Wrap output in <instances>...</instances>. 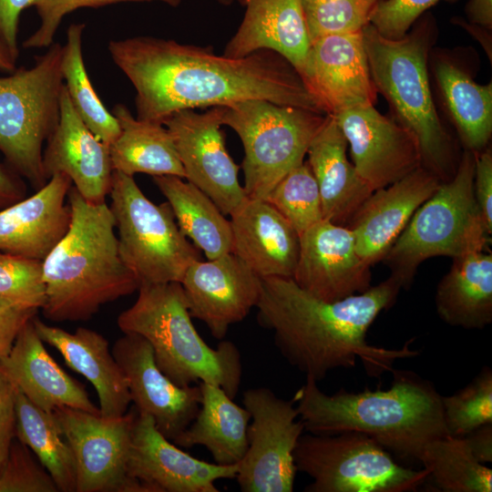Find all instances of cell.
I'll return each mask as SVG.
<instances>
[{
    "label": "cell",
    "instance_id": "6da1fadb",
    "mask_svg": "<svg viewBox=\"0 0 492 492\" xmlns=\"http://www.w3.org/2000/svg\"><path fill=\"white\" fill-rule=\"evenodd\" d=\"M115 65L136 90L137 118L162 123L182 109L261 99L323 113L296 69L278 53L219 56L211 46L136 36L111 40Z\"/></svg>",
    "mask_w": 492,
    "mask_h": 492
},
{
    "label": "cell",
    "instance_id": "7a4b0ae2",
    "mask_svg": "<svg viewBox=\"0 0 492 492\" xmlns=\"http://www.w3.org/2000/svg\"><path fill=\"white\" fill-rule=\"evenodd\" d=\"M392 276L366 291L326 302L301 289L292 278H261L258 323L273 333L283 358L319 382L336 368H353L357 359L379 376L395 361L416 356L409 348L385 349L368 343L366 333L378 314L395 303L401 290Z\"/></svg>",
    "mask_w": 492,
    "mask_h": 492
},
{
    "label": "cell",
    "instance_id": "3957f363",
    "mask_svg": "<svg viewBox=\"0 0 492 492\" xmlns=\"http://www.w3.org/2000/svg\"><path fill=\"white\" fill-rule=\"evenodd\" d=\"M387 390L377 388L333 395L306 376L293 399L304 431L335 435L354 431L367 435L401 459L420 463L432 441L448 436L441 395L435 385L412 371L392 370Z\"/></svg>",
    "mask_w": 492,
    "mask_h": 492
},
{
    "label": "cell",
    "instance_id": "277c9868",
    "mask_svg": "<svg viewBox=\"0 0 492 492\" xmlns=\"http://www.w3.org/2000/svg\"><path fill=\"white\" fill-rule=\"evenodd\" d=\"M67 202L69 228L43 261L46 303L41 310L57 323L87 321L104 304L139 287L121 259L109 205L88 202L73 185Z\"/></svg>",
    "mask_w": 492,
    "mask_h": 492
},
{
    "label": "cell",
    "instance_id": "5b68a950",
    "mask_svg": "<svg viewBox=\"0 0 492 492\" xmlns=\"http://www.w3.org/2000/svg\"><path fill=\"white\" fill-rule=\"evenodd\" d=\"M371 77L388 102L393 118L415 137L422 167L441 181L456 173L460 156L436 107L429 77L430 51L437 25L423 14L400 38L380 35L369 23L362 29Z\"/></svg>",
    "mask_w": 492,
    "mask_h": 492
},
{
    "label": "cell",
    "instance_id": "8992f818",
    "mask_svg": "<svg viewBox=\"0 0 492 492\" xmlns=\"http://www.w3.org/2000/svg\"><path fill=\"white\" fill-rule=\"evenodd\" d=\"M138 291L136 302L118 315V328L145 338L159 368L179 386L209 383L233 399L242 374L239 348L226 340L208 345L192 323L180 282L143 283Z\"/></svg>",
    "mask_w": 492,
    "mask_h": 492
},
{
    "label": "cell",
    "instance_id": "52a82bcc",
    "mask_svg": "<svg viewBox=\"0 0 492 492\" xmlns=\"http://www.w3.org/2000/svg\"><path fill=\"white\" fill-rule=\"evenodd\" d=\"M476 152L464 149L454 176L413 214L383 261L408 289L418 266L436 256L462 257L485 251L489 233L474 193Z\"/></svg>",
    "mask_w": 492,
    "mask_h": 492
},
{
    "label": "cell",
    "instance_id": "ba28073f",
    "mask_svg": "<svg viewBox=\"0 0 492 492\" xmlns=\"http://www.w3.org/2000/svg\"><path fill=\"white\" fill-rule=\"evenodd\" d=\"M61 56L62 46L54 42L32 67L0 77V152L7 166L37 190L47 181L43 146L60 116Z\"/></svg>",
    "mask_w": 492,
    "mask_h": 492
},
{
    "label": "cell",
    "instance_id": "9c48e42d",
    "mask_svg": "<svg viewBox=\"0 0 492 492\" xmlns=\"http://www.w3.org/2000/svg\"><path fill=\"white\" fill-rule=\"evenodd\" d=\"M326 115L261 99L224 106L222 125L231 128L243 146L247 197L265 199L286 174L304 162Z\"/></svg>",
    "mask_w": 492,
    "mask_h": 492
},
{
    "label": "cell",
    "instance_id": "30bf717a",
    "mask_svg": "<svg viewBox=\"0 0 492 492\" xmlns=\"http://www.w3.org/2000/svg\"><path fill=\"white\" fill-rule=\"evenodd\" d=\"M108 195L121 259L139 285L180 282L200 252L179 230L169 202L154 204L133 176L116 170Z\"/></svg>",
    "mask_w": 492,
    "mask_h": 492
},
{
    "label": "cell",
    "instance_id": "8fae6325",
    "mask_svg": "<svg viewBox=\"0 0 492 492\" xmlns=\"http://www.w3.org/2000/svg\"><path fill=\"white\" fill-rule=\"evenodd\" d=\"M297 471L313 482L306 492H410L426 482L428 471L398 464L365 434L302 435L293 451Z\"/></svg>",
    "mask_w": 492,
    "mask_h": 492
},
{
    "label": "cell",
    "instance_id": "7c38bea8",
    "mask_svg": "<svg viewBox=\"0 0 492 492\" xmlns=\"http://www.w3.org/2000/svg\"><path fill=\"white\" fill-rule=\"evenodd\" d=\"M249 411L247 451L236 476L243 492H292L297 472L293 451L304 425L294 399L277 396L268 387L243 392Z\"/></svg>",
    "mask_w": 492,
    "mask_h": 492
},
{
    "label": "cell",
    "instance_id": "4fadbf2b",
    "mask_svg": "<svg viewBox=\"0 0 492 492\" xmlns=\"http://www.w3.org/2000/svg\"><path fill=\"white\" fill-rule=\"evenodd\" d=\"M76 463V492H149L128 473L137 414L116 417L60 407L53 411Z\"/></svg>",
    "mask_w": 492,
    "mask_h": 492
},
{
    "label": "cell",
    "instance_id": "5bb4252c",
    "mask_svg": "<svg viewBox=\"0 0 492 492\" xmlns=\"http://www.w3.org/2000/svg\"><path fill=\"white\" fill-rule=\"evenodd\" d=\"M223 110L224 106L203 113L182 109L162 124L172 136L187 181L209 196L224 215H231L248 197L220 129Z\"/></svg>",
    "mask_w": 492,
    "mask_h": 492
},
{
    "label": "cell",
    "instance_id": "9a60e30c",
    "mask_svg": "<svg viewBox=\"0 0 492 492\" xmlns=\"http://www.w3.org/2000/svg\"><path fill=\"white\" fill-rule=\"evenodd\" d=\"M301 77L324 114L376 101L362 30L313 40Z\"/></svg>",
    "mask_w": 492,
    "mask_h": 492
},
{
    "label": "cell",
    "instance_id": "2e32d148",
    "mask_svg": "<svg viewBox=\"0 0 492 492\" xmlns=\"http://www.w3.org/2000/svg\"><path fill=\"white\" fill-rule=\"evenodd\" d=\"M350 147L353 165L374 191L422 166L415 137L374 105L333 115Z\"/></svg>",
    "mask_w": 492,
    "mask_h": 492
},
{
    "label": "cell",
    "instance_id": "e0dca14e",
    "mask_svg": "<svg viewBox=\"0 0 492 492\" xmlns=\"http://www.w3.org/2000/svg\"><path fill=\"white\" fill-rule=\"evenodd\" d=\"M180 284L190 316L203 322L214 338L223 340L230 326L256 307L261 278L228 252L207 261H194Z\"/></svg>",
    "mask_w": 492,
    "mask_h": 492
},
{
    "label": "cell",
    "instance_id": "ac0fdd59",
    "mask_svg": "<svg viewBox=\"0 0 492 492\" xmlns=\"http://www.w3.org/2000/svg\"><path fill=\"white\" fill-rule=\"evenodd\" d=\"M111 352L127 378L137 413L151 416L157 429L174 442L199 411L200 386L173 383L157 365L149 342L138 334L124 333Z\"/></svg>",
    "mask_w": 492,
    "mask_h": 492
},
{
    "label": "cell",
    "instance_id": "d6986e66",
    "mask_svg": "<svg viewBox=\"0 0 492 492\" xmlns=\"http://www.w3.org/2000/svg\"><path fill=\"white\" fill-rule=\"evenodd\" d=\"M238 464L222 466L196 458L166 438L146 414L134 422L128 475L149 492H218L219 479H234Z\"/></svg>",
    "mask_w": 492,
    "mask_h": 492
},
{
    "label": "cell",
    "instance_id": "ffe728a7",
    "mask_svg": "<svg viewBox=\"0 0 492 492\" xmlns=\"http://www.w3.org/2000/svg\"><path fill=\"white\" fill-rule=\"evenodd\" d=\"M292 280L311 295L334 302L370 288L371 272L357 252L352 231L323 220L300 235Z\"/></svg>",
    "mask_w": 492,
    "mask_h": 492
},
{
    "label": "cell",
    "instance_id": "44dd1931",
    "mask_svg": "<svg viewBox=\"0 0 492 492\" xmlns=\"http://www.w3.org/2000/svg\"><path fill=\"white\" fill-rule=\"evenodd\" d=\"M442 182L421 166L373 191L347 225L354 236L357 252L366 264L371 267L383 261L415 211Z\"/></svg>",
    "mask_w": 492,
    "mask_h": 492
},
{
    "label": "cell",
    "instance_id": "7402d4cb",
    "mask_svg": "<svg viewBox=\"0 0 492 492\" xmlns=\"http://www.w3.org/2000/svg\"><path fill=\"white\" fill-rule=\"evenodd\" d=\"M43 150L46 179L66 174L88 202L104 203L111 189L113 167L109 146L97 138L74 109L65 85L57 126Z\"/></svg>",
    "mask_w": 492,
    "mask_h": 492
},
{
    "label": "cell",
    "instance_id": "603a6c76",
    "mask_svg": "<svg viewBox=\"0 0 492 492\" xmlns=\"http://www.w3.org/2000/svg\"><path fill=\"white\" fill-rule=\"evenodd\" d=\"M72 185L66 174H54L32 196L0 210V251L43 261L69 228Z\"/></svg>",
    "mask_w": 492,
    "mask_h": 492
},
{
    "label": "cell",
    "instance_id": "cb8c5ba5",
    "mask_svg": "<svg viewBox=\"0 0 492 492\" xmlns=\"http://www.w3.org/2000/svg\"><path fill=\"white\" fill-rule=\"evenodd\" d=\"M33 319L22 328L8 354L0 358V371L45 411L69 407L99 414V407L92 403L85 387L48 354Z\"/></svg>",
    "mask_w": 492,
    "mask_h": 492
},
{
    "label": "cell",
    "instance_id": "d4e9b609",
    "mask_svg": "<svg viewBox=\"0 0 492 492\" xmlns=\"http://www.w3.org/2000/svg\"><path fill=\"white\" fill-rule=\"evenodd\" d=\"M231 252L261 278H292L300 235L266 200L247 198L231 215Z\"/></svg>",
    "mask_w": 492,
    "mask_h": 492
},
{
    "label": "cell",
    "instance_id": "484cf974",
    "mask_svg": "<svg viewBox=\"0 0 492 492\" xmlns=\"http://www.w3.org/2000/svg\"><path fill=\"white\" fill-rule=\"evenodd\" d=\"M239 1L245 13L223 56L241 58L258 50H272L283 56L301 76L311 38L300 0Z\"/></svg>",
    "mask_w": 492,
    "mask_h": 492
},
{
    "label": "cell",
    "instance_id": "4316f807",
    "mask_svg": "<svg viewBox=\"0 0 492 492\" xmlns=\"http://www.w3.org/2000/svg\"><path fill=\"white\" fill-rule=\"evenodd\" d=\"M33 323L43 342L56 348L67 366L94 386L101 415L116 417L127 413L131 403L128 381L101 333L85 327L69 333L36 316Z\"/></svg>",
    "mask_w": 492,
    "mask_h": 492
},
{
    "label": "cell",
    "instance_id": "83f0119b",
    "mask_svg": "<svg viewBox=\"0 0 492 492\" xmlns=\"http://www.w3.org/2000/svg\"><path fill=\"white\" fill-rule=\"evenodd\" d=\"M347 141L333 115L312 140L308 164L317 182L323 219L347 226L373 190L357 173L346 155Z\"/></svg>",
    "mask_w": 492,
    "mask_h": 492
},
{
    "label": "cell",
    "instance_id": "f1b7e54d",
    "mask_svg": "<svg viewBox=\"0 0 492 492\" xmlns=\"http://www.w3.org/2000/svg\"><path fill=\"white\" fill-rule=\"evenodd\" d=\"M432 73L443 107L466 150L480 152L492 135V84L477 83L451 56L436 55Z\"/></svg>",
    "mask_w": 492,
    "mask_h": 492
},
{
    "label": "cell",
    "instance_id": "f546056e",
    "mask_svg": "<svg viewBox=\"0 0 492 492\" xmlns=\"http://www.w3.org/2000/svg\"><path fill=\"white\" fill-rule=\"evenodd\" d=\"M199 386V411L173 443L184 448L202 446L219 465L239 464L248 447L249 411L217 385L200 382Z\"/></svg>",
    "mask_w": 492,
    "mask_h": 492
},
{
    "label": "cell",
    "instance_id": "4dcf8cb0",
    "mask_svg": "<svg viewBox=\"0 0 492 492\" xmlns=\"http://www.w3.org/2000/svg\"><path fill=\"white\" fill-rule=\"evenodd\" d=\"M436 309L447 324L483 329L492 322V254L485 251L454 258L437 284Z\"/></svg>",
    "mask_w": 492,
    "mask_h": 492
},
{
    "label": "cell",
    "instance_id": "1f68e13d",
    "mask_svg": "<svg viewBox=\"0 0 492 492\" xmlns=\"http://www.w3.org/2000/svg\"><path fill=\"white\" fill-rule=\"evenodd\" d=\"M111 113L120 128L109 146L114 170L133 177L144 173L185 179L172 136L162 123L138 119L124 104L115 105Z\"/></svg>",
    "mask_w": 492,
    "mask_h": 492
},
{
    "label": "cell",
    "instance_id": "d6a6232c",
    "mask_svg": "<svg viewBox=\"0 0 492 492\" xmlns=\"http://www.w3.org/2000/svg\"><path fill=\"white\" fill-rule=\"evenodd\" d=\"M153 181L170 205L181 232L208 260L231 252V222L209 196L177 176H156Z\"/></svg>",
    "mask_w": 492,
    "mask_h": 492
},
{
    "label": "cell",
    "instance_id": "836d02e7",
    "mask_svg": "<svg viewBox=\"0 0 492 492\" xmlns=\"http://www.w3.org/2000/svg\"><path fill=\"white\" fill-rule=\"evenodd\" d=\"M15 437L34 453L59 491L76 492L75 458L53 412L34 405L15 386Z\"/></svg>",
    "mask_w": 492,
    "mask_h": 492
},
{
    "label": "cell",
    "instance_id": "e575fe53",
    "mask_svg": "<svg viewBox=\"0 0 492 492\" xmlns=\"http://www.w3.org/2000/svg\"><path fill=\"white\" fill-rule=\"evenodd\" d=\"M86 25L71 24L62 46L61 72L72 106L89 130L110 146L120 133L117 118L97 95L89 80L83 58V35Z\"/></svg>",
    "mask_w": 492,
    "mask_h": 492
},
{
    "label": "cell",
    "instance_id": "d590c367",
    "mask_svg": "<svg viewBox=\"0 0 492 492\" xmlns=\"http://www.w3.org/2000/svg\"><path fill=\"white\" fill-rule=\"evenodd\" d=\"M426 480L443 492H491L492 470L477 460L464 437L446 436L425 447Z\"/></svg>",
    "mask_w": 492,
    "mask_h": 492
},
{
    "label": "cell",
    "instance_id": "8d00e7d4",
    "mask_svg": "<svg viewBox=\"0 0 492 492\" xmlns=\"http://www.w3.org/2000/svg\"><path fill=\"white\" fill-rule=\"evenodd\" d=\"M301 235L323 219L319 188L307 161L286 174L264 199Z\"/></svg>",
    "mask_w": 492,
    "mask_h": 492
},
{
    "label": "cell",
    "instance_id": "74e56055",
    "mask_svg": "<svg viewBox=\"0 0 492 492\" xmlns=\"http://www.w3.org/2000/svg\"><path fill=\"white\" fill-rule=\"evenodd\" d=\"M448 436L462 437L486 424H492V371L485 366L465 387L441 396Z\"/></svg>",
    "mask_w": 492,
    "mask_h": 492
},
{
    "label": "cell",
    "instance_id": "f35d334b",
    "mask_svg": "<svg viewBox=\"0 0 492 492\" xmlns=\"http://www.w3.org/2000/svg\"><path fill=\"white\" fill-rule=\"evenodd\" d=\"M311 42L322 36L361 31L369 24L373 0H300Z\"/></svg>",
    "mask_w": 492,
    "mask_h": 492
},
{
    "label": "cell",
    "instance_id": "ab89813d",
    "mask_svg": "<svg viewBox=\"0 0 492 492\" xmlns=\"http://www.w3.org/2000/svg\"><path fill=\"white\" fill-rule=\"evenodd\" d=\"M0 297L42 309L46 303L43 261L0 251Z\"/></svg>",
    "mask_w": 492,
    "mask_h": 492
},
{
    "label": "cell",
    "instance_id": "60d3db41",
    "mask_svg": "<svg viewBox=\"0 0 492 492\" xmlns=\"http://www.w3.org/2000/svg\"><path fill=\"white\" fill-rule=\"evenodd\" d=\"M52 477L16 437L0 469V492H57Z\"/></svg>",
    "mask_w": 492,
    "mask_h": 492
},
{
    "label": "cell",
    "instance_id": "b9f144b4",
    "mask_svg": "<svg viewBox=\"0 0 492 492\" xmlns=\"http://www.w3.org/2000/svg\"><path fill=\"white\" fill-rule=\"evenodd\" d=\"M159 1L170 6H178L181 0H40L36 6L40 23L36 30L22 44L24 48L37 49L48 47L63 18L69 13L82 7H99L122 2Z\"/></svg>",
    "mask_w": 492,
    "mask_h": 492
},
{
    "label": "cell",
    "instance_id": "7bdbcfd3",
    "mask_svg": "<svg viewBox=\"0 0 492 492\" xmlns=\"http://www.w3.org/2000/svg\"><path fill=\"white\" fill-rule=\"evenodd\" d=\"M440 1L455 3L457 0H384L374 5L369 23L383 36L397 39Z\"/></svg>",
    "mask_w": 492,
    "mask_h": 492
},
{
    "label": "cell",
    "instance_id": "ee69618b",
    "mask_svg": "<svg viewBox=\"0 0 492 492\" xmlns=\"http://www.w3.org/2000/svg\"><path fill=\"white\" fill-rule=\"evenodd\" d=\"M474 193L487 232L492 233V150L476 152Z\"/></svg>",
    "mask_w": 492,
    "mask_h": 492
},
{
    "label": "cell",
    "instance_id": "f6af8a7d",
    "mask_svg": "<svg viewBox=\"0 0 492 492\" xmlns=\"http://www.w3.org/2000/svg\"><path fill=\"white\" fill-rule=\"evenodd\" d=\"M37 312L0 297V358L8 354L22 328Z\"/></svg>",
    "mask_w": 492,
    "mask_h": 492
},
{
    "label": "cell",
    "instance_id": "bcb514c9",
    "mask_svg": "<svg viewBox=\"0 0 492 492\" xmlns=\"http://www.w3.org/2000/svg\"><path fill=\"white\" fill-rule=\"evenodd\" d=\"M40 0H0V44L17 62L19 21L22 12Z\"/></svg>",
    "mask_w": 492,
    "mask_h": 492
},
{
    "label": "cell",
    "instance_id": "7dc6e473",
    "mask_svg": "<svg viewBox=\"0 0 492 492\" xmlns=\"http://www.w3.org/2000/svg\"><path fill=\"white\" fill-rule=\"evenodd\" d=\"M15 438V385L0 371V469Z\"/></svg>",
    "mask_w": 492,
    "mask_h": 492
},
{
    "label": "cell",
    "instance_id": "c3c4849f",
    "mask_svg": "<svg viewBox=\"0 0 492 492\" xmlns=\"http://www.w3.org/2000/svg\"><path fill=\"white\" fill-rule=\"evenodd\" d=\"M26 196L23 178L9 166L0 164V210L5 209Z\"/></svg>",
    "mask_w": 492,
    "mask_h": 492
},
{
    "label": "cell",
    "instance_id": "681fc988",
    "mask_svg": "<svg viewBox=\"0 0 492 492\" xmlns=\"http://www.w3.org/2000/svg\"><path fill=\"white\" fill-rule=\"evenodd\" d=\"M462 437L477 461L492 462V424L481 425Z\"/></svg>",
    "mask_w": 492,
    "mask_h": 492
},
{
    "label": "cell",
    "instance_id": "f907efd6",
    "mask_svg": "<svg viewBox=\"0 0 492 492\" xmlns=\"http://www.w3.org/2000/svg\"><path fill=\"white\" fill-rule=\"evenodd\" d=\"M469 23L492 28V0H469L466 5Z\"/></svg>",
    "mask_w": 492,
    "mask_h": 492
},
{
    "label": "cell",
    "instance_id": "816d5d0a",
    "mask_svg": "<svg viewBox=\"0 0 492 492\" xmlns=\"http://www.w3.org/2000/svg\"><path fill=\"white\" fill-rule=\"evenodd\" d=\"M455 23L464 27L480 42L485 48L486 53L489 55L491 60V30L472 23H466L461 18H456Z\"/></svg>",
    "mask_w": 492,
    "mask_h": 492
},
{
    "label": "cell",
    "instance_id": "f5cc1de1",
    "mask_svg": "<svg viewBox=\"0 0 492 492\" xmlns=\"http://www.w3.org/2000/svg\"><path fill=\"white\" fill-rule=\"evenodd\" d=\"M16 61L13 59L6 49L0 44V70L11 73L16 68Z\"/></svg>",
    "mask_w": 492,
    "mask_h": 492
},
{
    "label": "cell",
    "instance_id": "db71d44e",
    "mask_svg": "<svg viewBox=\"0 0 492 492\" xmlns=\"http://www.w3.org/2000/svg\"><path fill=\"white\" fill-rule=\"evenodd\" d=\"M222 5H230L233 3V0H215Z\"/></svg>",
    "mask_w": 492,
    "mask_h": 492
},
{
    "label": "cell",
    "instance_id": "11a10c76",
    "mask_svg": "<svg viewBox=\"0 0 492 492\" xmlns=\"http://www.w3.org/2000/svg\"><path fill=\"white\" fill-rule=\"evenodd\" d=\"M373 1L376 4V3L382 2L384 0H373Z\"/></svg>",
    "mask_w": 492,
    "mask_h": 492
}]
</instances>
